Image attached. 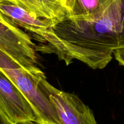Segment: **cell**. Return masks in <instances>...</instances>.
Returning a JSON list of instances; mask_svg holds the SVG:
<instances>
[{"instance_id":"6da1fadb","label":"cell","mask_w":124,"mask_h":124,"mask_svg":"<svg viewBox=\"0 0 124 124\" xmlns=\"http://www.w3.org/2000/svg\"><path fill=\"white\" fill-rule=\"evenodd\" d=\"M124 47V0H115L92 19L65 18L54 24L36 46V51L54 54L66 65L78 60L102 69L115 50Z\"/></svg>"},{"instance_id":"7a4b0ae2","label":"cell","mask_w":124,"mask_h":124,"mask_svg":"<svg viewBox=\"0 0 124 124\" xmlns=\"http://www.w3.org/2000/svg\"><path fill=\"white\" fill-rule=\"evenodd\" d=\"M0 69L16 85L31 105L39 124H62L48 97L40 87L45 77L41 70L30 71L0 50Z\"/></svg>"},{"instance_id":"3957f363","label":"cell","mask_w":124,"mask_h":124,"mask_svg":"<svg viewBox=\"0 0 124 124\" xmlns=\"http://www.w3.org/2000/svg\"><path fill=\"white\" fill-rule=\"evenodd\" d=\"M35 47L27 34L0 14V50L27 70L38 71Z\"/></svg>"},{"instance_id":"277c9868","label":"cell","mask_w":124,"mask_h":124,"mask_svg":"<svg viewBox=\"0 0 124 124\" xmlns=\"http://www.w3.org/2000/svg\"><path fill=\"white\" fill-rule=\"evenodd\" d=\"M40 87L55 107L62 124H98L92 110L78 96L60 90L47 81H40Z\"/></svg>"},{"instance_id":"5b68a950","label":"cell","mask_w":124,"mask_h":124,"mask_svg":"<svg viewBox=\"0 0 124 124\" xmlns=\"http://www.w3.org/2000/svg\"><path fill=\"white\" fill-rule=\"evenodd\" d=\"M0 111L12 124L36 122L35 113L27 98L1 69Z\"/></svg>"},{"instance_id":"8992f818","label":"cell","mask_w":124,"mask_h":124,"mask_svg":"<svg viewBox=\"0 0 124 124\" xmlns=\"http://www.w3.org/2000/svg\"><path fill=\"white\" fill-rule=\"evenodd\" d=\"M0 14L13 25L32 33L39 42L54 24L52 21L38 18L25 8L6 0H0Z\"/></svg>"},{"instance_id":"52a82bcc","label":"cell","mask_w":124,"mask_h":124,"mask_svg":"<svg viewBox=\"0 0 124 124\" xmlns=\"http://www.w3.org/2000/svg\"><path fill=\"white\" fill-rule=\"evenodd\" d=\"M20 6L38 18L59 23L67 16L62 0H6Z\"/></svg>"},{"instance_id":"ba28073f","label":"cell","mask_w":124,"mask_h":124,"mask_svg":"<svg viewBox=\"0 0 124 124\" xmlns=\"http://www.w3.org/2000/svg\"><path fill=\"white\" fill-rule=\"evenodd\" d=\"M67 18L88 19L98 16L115 0H62Z\"/></svg>"},{"instance_id":"9c48e42d","label":"cell","mask_w":124,"mask_h":124,"mask_svg":"<svg viewBox=\"0 0 124 124\" xmlns=\"http://www.w3.org/2000/svg\"><path fill=\"white\" fill-rule=\"evenodd\" d=\"M113 56L119 64L124 67V47L115 50Z\"/></svg>"},{"instance_id":"30bf717a","label":"cell","mask_w":124,"mask_h":124,"mask_svg":"<svg viewBox=\"0 0 124 124\" xmlns=\"http://www.w3.org/2000/svg\"><path fill=\"white\" fill-rule=\"evenodd\" d=\"M0 124H12L4 117L1 111H0Z\"/></svg>"},{"instance_id":"8fae6325","label":"cell","mask_w":124,"mask_h":124,"mask_svg":"<svg viewBox=\"0 0 124 124\" xmlns=\"http://www.w3.org/2000/svg\"><path fill=\"white\" fill-rule=\"evenodd\" d=\"M39 124L36 123V122H31V123H30V124Z\"/></svg>"}]
</instances>
